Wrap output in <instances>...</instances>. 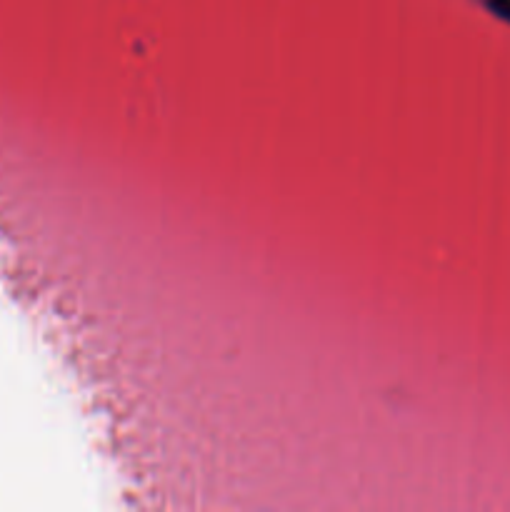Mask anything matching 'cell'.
<instances>
[{"label":"cell","mask_w":510,"mask_h":512,"mask_svg":"<svg viewBox=\"0 0 510 512\" xmlns=\"http://www.w3.org/2000/svg\"><path fill=\"white\" fill-rule=\"evenodd\" d=\"M488 8L493 10L498 18L508 20L510 23V0H488Z\"/></svg>","instance_id":"6da1fadb"}]
</instances>
